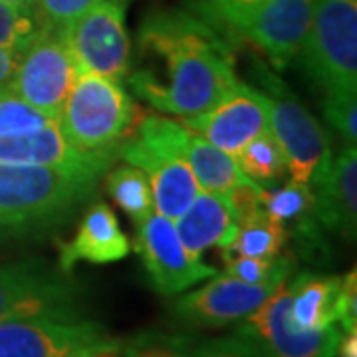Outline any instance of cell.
<instances>
[{
  "label": "cell",
  "mask_w": 357,
  "mask_h": 357,
  "mask_svg": "<svg viewBox=\"0 0 357 357\" xmlns=\"http://www.w3.org/2000/svg\"><path fill=\"white\" fill-rule=\"evenodd\" d=\"M139 52L161 60V74H128L131 91L163 114L181 119L211 112L238 86L232 52L222 32L197 14L155 13L139 28Z\"/></svg>",
  "instance_id": "cell-1"
},
{
  "label": "cell",
  "mask_w": 357,
  "mask_h": 357,
  "mask_svg": "<svg viewBox=\"0 0 357 357\" xmlns=\"http://www.w3.org/2000/svg\"><path fill=\"white\" fill-rule=\"evenodd\" d=\"M98 181L91 173L0 161V229L52 227L84 203Z\"/></svg>",
  "instance_id": "cell-2"
},
{
  "label": "cell",
  "mask_w": 357,
  "mask_h": 357,
  "mask_svg": "<svg viewBox=\"0 0 357 357\" xmlns=\"http://www.w3.org/2000/svg\"><path fill=\"white\" fill-rule=\"evenodd\" d=\"M183 131V123L147 115L139 121L135 137L117 145V155L147 175L155 211L169 220H177L201 191L181 151Z\"/></svg>",
  "instance_id": "cell-3"
},
{
  "label": "cell",
  "mask_w": 357,
  "mask_h": 357,
  "mask_svg": "<svg viewBox=\"0 0 357 357\" xmlns=\"http://www.w3.org/2000/svg\"><path fill=\"white\" fill-rule=\"evenodd\" d=\"M250 74L256 82L255 88L266 100L270 133L284 153L292 177L290 183L310 185L333 155L324 129L292 89L270 72L266 64L255 60Z\"/></svg>",
  "instance_id": "cell-4"
},
{
  "label": "cell",
  "mask_w": 357,
  "mask_h": 357,
  "mask_svg": "<svg viewBox=\"0 0 357 357\" xmlns=\"http://www.w3.org/2000/svg\"><path fill=\"white\" fill-rule=\"evenodd\" d=\"M137 119V109L119 82L96 74H77L58 115V129L82 151L117 147Z\"/></svg>",
  "instance_id": "cell-5"
},
{
  "label": "cell",
  "mask_w": 357,
  "mask_h": 357,
  "mask_svg": "<svg viewBox=\"0 0 357 357\" xmlns=\"http://www.w3.org/2000/svg\"><path fill=\"white\" fill-rule=\"evenodd\" d=\"M298 56L326 93H356L357 0H318Z\"/></svg>",
  "instance_id": "cell-6"
},
{
  "label": "cell",
  "mask_w": 357,
  "mask_h": 357,
  "mask_svg": "<svg viewBox=\"0 0 357 357\" xmlns=\"http://www.w3.org/2000/svg\"><path fill=\"white\" fill-rule=\"evenodd\" d=\"M79 290L40 260L0 264V324L8 319L79 318Z\"/></svg>",
  "instance_id": "cell-7"
},
{
  "label": "cell",
  "mask_w": 357,
  "mask_h": 357,
  "mask_svg": "<svg viewBox=\"0 0 357 357\" xmlns=\"http://www.w3.org/2000/svg\"><path fill=\"white\" fill-rule=\"evenodd\" d=\"M64 36L79 74L114 82L128 77L131 44L126 30V0H103L64 26Z\"/></svg>",
  "instance_id": "cell-8"
},
{
  "label": "cell",
  "mask_w": 357,
  "mask_h": 357,
  "mask_svg": "<svg viewBox=\"0 0 357 357\" xmlns=\"http://www.w3.org/2000/svg\"><path fill=\"white\" fill-rule=\"evenodd\" d=\"M77 74L64 28L42 26L20 54L10 89L58 121Z\"/></svg>",
  "instance_id": "cell-9"
},
{
  "label": "cell",
  "mask_w": 357,
  "mask_h": 357,
  "mask_svg": "<svg viewBox=\"0 0 357 357\" xmlns=\"http://www.w3.org/2000/svg\"><path fill=\"white\" fill-rule=\"evenodd\" d=\"M117 342L102 324L84 316L0 324V357H88Z\"/></svg>",
  "instance_id": "cell-10"
},
{
  "label": "cell",
  "mask_w": 357,
  "mask_h": 357,
  "mask_svg": "<svg viewBox=\"0 0 357 357\" xmlns=\"http://www.w3.org/2000/svg\"><path fill=\"white\" fill-rule=\"evenodd\" d=\"M252 340L266 357H335L342 328L300 330L290 319L288 278L268 296L264 304L241 321L238 332Z\"/></svg>",
  "instance_id": "cell-11"
},
{
  "label": "cell",
  "mask_w": 357,
  "mask_h": 357,
  "mask_svg": "<svg viewBox=\"0 0 357 357\" xmlns=\"http://www.w3.org/2000/svg\"><path fill=\"white\" fill-rule=\"evenodd\" d=\"M135 248L155 292L175 296L217 274V270L192 258L181 244L173 220L151 213L137 222Z\"/></svg>",
  "instance_id": "cell-12"
},
{
  "label": "cell",
  "mask_w": 357,
  "mask_h": 357,
  "mask_svg": "<svg viewBox=\"0 0 357 357\" xmlns=\"http://www.w3.org/2000/svg\"><path fill=\"white\" fill-rule=\"evenodd\" d=\"M183 126L236 157L250 141L270 131L266 100L256 88L238 82L211 112L183 119Z\"/></svg>",
  "instance_id": "cell-13"
},
{
  "label": "cell",
  "mask_w": 357,
  "mask_h": 357,
  "mask_svg": "<svg viewBox=\"0 0 357 357\" xmlns=\"http://www.w3.org/2000/svg\"><path fill=\"white\" fill-rule=\"evenodd\" d=\"M280 282L250 284L227 274L217 276L203 288L178 298L173 314L183 324L195 328H225L230 324H241L264 304Z\"/></svg>",
  "instance_id": "cell-14"
},
{
  "label": "cell",
  "mask_w": 357,
  "mask_h": 357,
  "mask_svg": "<svg viewBox=\"0 0 357 357\" xmlns=\"http://www.w3.org/2000/svg\"><path fill=\"white\" fill-rule=\"evenodd\" d=\"M318 0H264L238 28L268 56L276 70H284L298 56Z\"/></svg>",
  "instance_id": "cell-15"
},
{
  "label": "cell",
  "mask_w": 357,
  "mask_h": 357,
  "mask_svg": "<svg viewBox=\"0 0 357 357\" xmlns=\"http://www.w3.org/2000/svg\"><path fill=\"white\" fill-rule=\"evenodd\" d=\"M115 157H117V147L100 149V151L76 149L60 133L58 123L28 135L0 137V161L4 163L46 165L102 177L112 167Z\"/></svg>",
  "instance_id": "cell-16"
},
{
  "label": "cell",
  "mask_w": 357,
  "mask_h": 357,
  "mask_svg": "<svg viewBox=\"0 0 357 357\" xmlns=\"http://www.w3.org/2000/svg\"><path fill=\"white\" fill-rule=\"evenodd\" d=\"M316 217L326 229L354 238L357 230V149L345 147L310 183Z\"/></svg>",
  "instance_id": "cell-17"
},
{
  "label": "cell",
  "mask_w": 357,
  "mask_h": 357,
  "mask_svg": "<svg viewBox=\"0 0 357 357\" xmlns=\"http://www.w3.org/2000/svg\"><path fill=\"white\" fill-rule=\"evenodd\" d=\"M131 250L128 236L119 229L114 211L105 203H96L84 215L76 236L60 246V270L70 274L79 260L91 264H112Z\"/></svg>",
  "instance_id": "cell-18"
},
{
  "label": "cell",
  "mask_w": 357,
  "mask_h": 357,
  "mask_svg": "<svg viewBox=\"0 0 357 357\" xmlns=\"http://www.w3.org/2000/svg\"><path fill=\"white\" fill-rule=\"evenodd\" d=\"M238 229L227 195L199 191L185 213L177 218V236L185 250L199 258L204 250L218 246L227 248Z\"/></svg>",
  "instance_id": "cell-19"
},
{
  "label": "cell",
  "mask_w": 357,
  "mask_h": 357,
  "mask_svg": "<svg viewBox=\"0 0 357 357\" xmlns=\"http://www.w3.org/2000/svg\"><path fill=\"white\" fill-rule=\"evenodd\" d=\"M290 286V319L300 330H326L337 324L342 278L302 272Z\"/></svg>",
  "instance_id": "cell-20"
},
{
  "label": "cell",
  "mask_w": 357,
  "mask_h": 357,
  "mask_svg": "<svg viewBox=\"0 0 357 357\" xmlns=\"http://www.w3.org/2000/svg\"><path fill=\"white\" fill-rule=\"evenodd\" d=\"M181 151L191 167L201 191L227 195L232 187L246 178L232 155L220 151L213 143L187 128L181 135Z\"/></svg>",
  "instance_id": "cell-21"
},
{
  "label": "cell",
  "mask_w": 357,
  "mask_h": 357,
  "mask_svg": "<svg viewBox=\"0 0 357 357\" xmlns=\"http://www.w3.org/2000/svg\"><path fill=\"white\" fill-rule=\"evenodd\" d=\"M284 243H286L284 225L270 218L262 211L255 218L238 225L232 241L225 248V258H229V256L274 258L280 255Z\"/></svg>",
  "instance_id": "cell-22"
},
{
  "label": "cell",
  "mask_w": 357,
  "mask_h": 357,
  "mask_svg": "<svg viewBox=\"0 0 357 357\" xmlns=\"http://www.w3.org/2000/svg\"><path fill=\"white\" fill-rule=\"evenodd\" d=\"M262 211L268 217L286 222V220H296L298 222V232L304 234H318L312 229V218L316 217V201L310 185H296L290 183L280 189H264L262 187ZM318 218V217H316Z\"/></svg>",
  "instance_id": "cell-23"
},
{
  "label": "cell",
  "mask_w": 357,
  "mask_h": 357,
  "mask_svg": "<svg viewBox=\"0 0 357 357\" xmlns=\"http://www.w3.org/2000/svg\"><path fill=\"white\" fill-rule=\"evenodd\" d=\"M107 192L114 203L137 225L155 211L147 175L133 165H119L107 175Z\"/></svg>",
  "instance_id": "cell-24"
},
{
  "label": "cell",
  "mask_w": 357,
  "mask_h": 357,
  "mask_svg": "<svg viewBox=\"0 0 357 357\" xmlns=\"http://www.w3.org/2000/svg\"><path fill=\"white\" fill-rule=\"evenodd\" d=\"M234 159L243 169L244 175L252 178L260 187L278 183L288 171L280 145L276 143L270 131L250 141Z\"/></svg>",
  "instance_id": "cell-25"
},
{
  "label": "cell",
  "mask_w": 357,
  "mask_h": 357,
  "mask_svg": "<svg viewBox=\"0 0 357 357\" xmlns=\"http://www.w3.org/2000/svg\"><path fill=\"white\" fill-rule=\"evenodd\" d=\"M195 345L189 333L145 330L119 342V357H191Z\"/></svg>",
  "instance_id": "cell-26"
},
{
  "label": "cell",
  "mask_w": 357,
  "mask_h": 357,
  "mask_svg": "<svg viewBox=\"0 0 357 357\" xmlns=\"http://www.w3.org/2000/svg\"><path fill=\"white\" fill-rule=\"evenodd\" d=\"M56 123V119L30 105L13 89L0 91V137L28 135Z\"/></svg>",
  "instance_id": "cell-27"
},
{
  "label": "cell",
  "mask_w": 357,
  "mask_h": 357,
  "mask_svg": "<svg viewBox=\"0 0 357 357\" xmlns=\"http://www.w3.org/2000/svg\"><path fill=\"white\" fill-rule=\"evenodd\" d=\"M264 0H187L189 8L218 32L236 34Z\"/></svg>",
  "instance_id": "cell-28"
},
{
  "label": "cell",
  "mask_w": 357,
  "mask_h": 357,
  "mask_svg": "<svg viewBox=\"0 0 357 357\" xmlns=\"http://www.w3.org/2000/svg\"><path fill=\"white\" fill-rule=\"evenodd\" d=\"M227 260V276L238 278L250 284L260 282H278L290 278L294 268L292 258L274 256V258H252V256H229Z\"/></svg>",
  "instance_id": "cell-29"
},
{
  "label": "cell",
  "mask_w": 357,
  "mask_h": 357,
  "mask_svg": "<svg viewBox=\"0 0 357 357\" xmlns=\"http://www.w3.org/2000/svg\"><path fill=\"white\" fill-rule=\"evenodd\" d=\"M40 28L34 8H20L0 0V48L24 50Z\"/></svg>",
  "instance_id": "cell-30"
},
{
  "label": "cell",
  "mask_w": 357,
  "mask_h": 357,
  "mask_svg": "<svg viewBox=\"0 0 357 357\" xmlns=\"http://www.w3.org/2000/svg\"><path fill=\"white\" fill-rule=\"evenodd\" d=\"M324 114L333 129L344 137L345 147H356L357 143V100L354 91L326 93Z\"/></svg>",
  "instance_id": "cell-31"
},
{
  "label": "cell",
  "mask_w": 357,
  "mask_h": 357,
  "mask_svg": "<svg viewBox=\"0 0 357 357\" xmlns=\"http://www.w3.org/2000/svg\"><path fill=\"white\" fill-rule=\"evenodd\" d=\"M100 2L103 0H34V13L42 26L64 28Z\"/></svg>",
  "instance_id": "cell-32"
},
{
  "label": "cell",
  "mask_w": 357,
  "mask_h": 357,
  "mask_svg": "<svg viewBox=\"0 0 357 357\" xmlns=\"http://www.w3.org/2000/svg\"><path fill=\"white\" fill-rule=\"evenodd\" d=\"M191 357H266L260 347L248 340L246 335L234 333L229 337L206 340L203 344L195 345Z\"/></svg>",
  "instance_id": "cell-33"
},
{
  "label": "cell",
  "mask_w": 357,
  "mask_h": 357,
  "mask_svg": "<svg viewBox=\"0 0 357 357\" xmlns=\"http://www.w3.org/2000/svg\"><path fill=\"white\" fill-rule=\"evenodd\" d=\"M232 215L236 218V225H243L246 220L255 218L262 213V187L252 178H244L236 187L227 192Z\"/></svg>",
  "instance_id": "cell-34"
},
{
  "label": "cell",
  "mask_w": 357,
  "mask_h": 357,
  "mask_svg": "<svg viewBox=\"0 0 357 357\" xmlns=\"http://www.w3.org/2000/svg\"><path fill=\"white\" fill-rule=\"evenodd\" d=\"M337 321L342 324V332H357V278L356 270H351L344 280L337 298Z\"/></svg>",
  "instance_id": "cell-35"
},
{
  "label": "cell",
  "mask_w": 357,
  "mask_h": 357,
  "mask_svg": "<svg viewBox=\"0 0 357 357\" xmlns=\"http://www.w3.org/2000/svg\"><path fill=\"white\" fill-rule=\"evenodd\" d=\"M22 50H10V48H0V91L13 88L16 68L20 62Z\"/></svg>",
  "instance_id": "cell-36"
},
{
  "label": "cell",
  "mask_w": 357,
  "mask_h": 357,
  "mask_svg": "<svg viewBox=\"0 0 357 357\" xmlns=\"http://www.w3.org/2000/svg\"><path fill=\"white\" fill-rule=\"evenodd\" d=\"M337 357H357V332H344L337 344Z\"/></svg>",
  "instance_id": "cell-37"
},
{
  "label": "cell",
  "mask_w": 357,
  "mask_h": 357,
  "mask_svg": "<svg viewBox=\"0 0 357 357\" xmlns=\"http://www.w3.org/2000/svg\"><path fill=\"white\" fill-rule=\"evenodd\" d=\"M13 6H20V8H34V0H4Z\"/></svg>",
  "instance_id": "cell-38"
}]
</instances>
